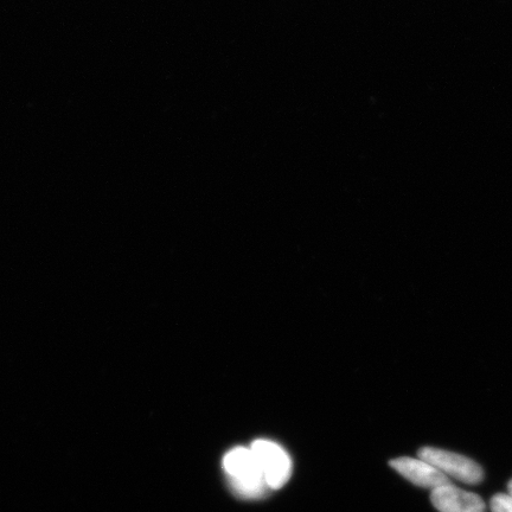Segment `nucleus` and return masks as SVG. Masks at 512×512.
I'll return each mask as SVG.
<instances>
[{"label": "nucleus", "mask_w": 512, "mask_h": 512, "mask_svg": "<svg viewBox=\"0 0 512 512\" xmlns=\"http://www.w3.org/2000/svg\"><path fill=\"white\" fill-rule=\"evenodd\" d=\"M230 489L242 499H260L271 491L251 447H235L223 459Z\"/></svg>", "instance_id": "obj_1"}, {"label": "nucleus", "mask_w": 512, "mask_h": 512, "mask_svg": "<svg viewBox=\"0 0 512 512\" xmlns=\"http://www.w3.org/2000/svg\"><path fill=\"white\" fill-rule=\"evenodd\" d=\"M268 488H283L292 475V460L283 447L270 440H256L251 446Z\"/></svg>", "instance_id": "obj_2"}, {"label": "nucleus", "mask_w": 512, "mask_h": 512, "mask_svg": "<svg viewBox=\"0 0 512 512\" xmlns=\"http://www.w3.org/2000/svg\"><path fill=\"white\" fill-rule=\"evenodd\" d=\"M490 508L492 512H512V495H495L491 498Z\"/></svg>", "instance_id": "obj_6"}, {"label": "nucleus", "mask_w": 512, "mask_h": 512, "mask_svg": "<svg viewBox=\"0 0 512 512\" xmlns=\"http://www.w3.org/2000/svg\"><path fill=\"white\" fill-rule=\"evenodd\" d=\"M431 502L440 512H485L482 498L472 492L457 488L452 484L432 491Z\"/></svg>", "instance_id": "obj_5"}, {"label": "nucleus", "mask_w": 512, "mask_h": 512, "mask_svg": "<svg viewBox=\"0 0 512 512\" xmlns=\"http://www.w3.org/2000/svg\"><path fill=\"white\" fill-rule=\"evenodd\" d=\"M419 458L433 465L448 478L452 477L465 484H479L484 478L482 467L462 454L440 448L422 447L419 450Z\"/></svg>", "instance_id": "obj_3"}, {"label": "nucleus", "mask_w": 512, "mask_h": 512, "mask_svg": "<svg viewBox=\"0 0 512 512\" xmlns=\"http://www.w3.org/2000/svg\"><path fill=\"white\" fill-rule=\"evenodd\" d=\"M395 471L420 488L432 491L441 486L451 484L450 478L435 469L433 465L420 458L401 457L389 463Z\"/></svg>", "instance_id": "obj_4"}, {"label": "nucleus", "mask_w": 512, "mask_h": 512, "mask_svg": "<svg viewBox=\"0 0 512 512\" xmlns=\"http://www.w3.org/2000/svg\"><path fill=\"white\" fill-rule=\"evenodd\" d=\"M509 494L512 495V480L508 485Z\"/></svg>", "instance_id": "obj_7"}]
</instances>
